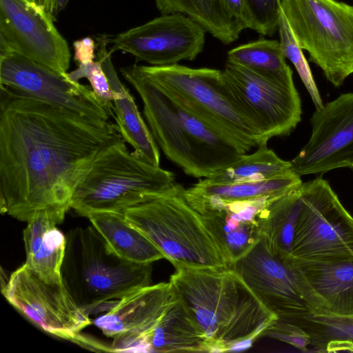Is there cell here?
Listing matches in <instances>:
<instances>
[{
    "label": "cell",
    "mask_w": 353,
    "mask_h": 353,
    "mask_svg": "<svg viewBox=\"0 0 353 353\" xmlns=\"http://www.w3.org/2000/svg\"><path fill=\"white\" fill-rule=\"evenodd\" d=\"M122 137L110 120L83 117L1 84V212L28 222L46 210L63 221L94 160Z\"/></svg>",
    "instance_id": "cell-1"
},
{
    "label": "cell",
    "mask_w": 353,
    "mask_h": 353,
    "mask_svg": "<svg viewBox=\"0 0 353 353\" xmlns=\"http://www.w3.org/2000/svg\"><path fill=\"white\" fill-rule=\"evenodd\" d=\"M67 77L70 80L75 82L86 78L99 100L114 114L113 94L108 78L99 59L88 63L79 64L78 68L74 70L67 72Z\"/></svg>",
    "instance_id": "cell-30"
},
{
    "label": "cell",
    "mask_w": 353,
    "mask_h": 353,
    "mask_svg": "<svg viewBox=\"0 0 353 353\" xmlns=\"http://www.w3.org/2000/svg\"><path fill=\"white\" fill-rule=\"evenodd\" d=\"M207 31L180 13L162 14L113 37L110 52L121 50L152 66L193 61L203 51Z\"/></svg>",
    "instance_id": "cell-15"
},
{
    "label": "cell",
    "mask_w": 353,
    "mask_h": 353,
    "mask_svg": "<svg viewBox=\"0 0 353 353\" xmlns=\"http://www.w3.org/2000/svg\"><path fill=\"white\" fill-rule=\"evenodd\" d=\"M231 268L279 319L299 325L308 317L329 314L302 276L272 252L262 236Z\"/></svg>",
    "instance_id": "cell-12"
},
{
    "label": "cell",
    "mask_w": 353,
    "mask_h": 353,
    "mask_svg": "<svg viewBox=\"0 0 353 353\" xmlns=\"http://www.w3.org/2000/svg\"><path fill=\"white\" fill-rule=\"evenodd\" d=\"M303 183L296 174L259 181L214 183L205 179L184 190L188 203L199 214L224 203L279 196Z\"/></svg>",
    "instance_id": "cell-22"
},
{
    "label": "cell",
    "mask_w": 353,
    "mask_h": 353,
    "mask_svg": "<svg viewBox=\"0 0 353 353\" xmlns=\"http://www.w3.org/2000/svg\"><path fill=\"white\" fill-rule=\"evenodd\" d=\"M86 217L121 258L137 263H152L164 259L161 252L127 221L124 212L97 211Z\"/></svg>",
    "instance_id": "cell-24"
},
{
    "label": "cell",
    "mask_w": 353,
    "mask_h": 353,
    "mask_svg": "<svg viewBox=\"0 0 353 353\" xmlns=\"http://www.w3.org/2000/svg\"><path fill=\"white\" fill-rule=\"evenodd\" d=\"M310 123V138L290 161L294 173L301 176L337 168L353 170V92L316 110Z\"/></svg>",
    "instance_id": "cell-16"
},
{
    "label": "cell",
    "mask_w": 353,
    "mask_h": 353,
    "mask_svg": "<svg viewBox=\"0 0 353 353\" xmlns=\"http://www.w3.org/2000/svg\"><path fill=\"white\" fill-rule=\"evenodd\" d=\"M1 292L10 305L43 331L90 350L105 351V345L80 334L92 321L63 282H46L24 263L11 274Z\"/></svg>",
    "instance_id": "cell-10"
},
{
    "label": "cell",
    "mask_w": 353,
    "mask_h": 353,
    "mask_svg": "<svg viewBox=\"0 0 353 353\" xmlns=\"http://www.w3.org/2000/svg\"><path fill=\"white\" fill-rule=\"evenodd\" d=\"M147 346L149 352H211L212 349L179 296L149 334Z\"/></svg>",
    "instance_id": "cell-23"
},
{
    "label": "cell",
    "mask_w": 353,
    "mask_h": 353,
    "mask_svg": "<svg viewBox=\"0 0 353 353\" xmlns=\"http://www.w3.org/2000/svg\"><path fill=\"white\" fill-rule=\"evenodd\" d=\"M170 282L210 341L211 352L254 341L279 319L233 268L179 266Z\"/></svg>",
    "instance_id": "cell-2"
},
{
    "label": "cell",
    "mask_w": 353,
    "mask_h": 353,
    "mask_svg": "<svg viewBox=\"0 0 353 353\" xmlns=\"http://www.w3.org/2000/svg\"><path fill=\"white\" fill-rule=\"evenodd\" d=\"M301 205L290 256L353 259V216L322 178L303 183Z\"/></svg>",
    "instance_id": "cell-11"
},
{
    "label": "cell",
    "mask_w": 353,
    "mask_h": 353,
    "mask_svg": "<svg viewBox=\"0 0 353 353\" xmlns=\"http://www.w3.org/2000/svg\"><path fill=\"white\" fill-rule=\"evenodd\" d=\"M255 31L272 37L279 29L284 0H245Z\"/></svg>",
    "instance_id": "cell-31"
},
{
    "label": "cell",
    "mask_w": 353,
    "mask_h": 353,
    "mask_svg": "<svg viewBox=\"0 0 353 353\" xmlns=\"http://www.w3.org/2000/svg\"><path fill=\"white\" fill-rule=\"evenodd\" d=\"M62 221L46 210L37 212L23 232L25 264L46 282H62L61 270L66 236L57 227Z\"/></svg>",
    "instance_id": "cell-21"
},
{
    "label": "cell",
    "mask_w": 353,
    "mask_h": 353,
    "mask_svg": "<svg viewBox=\"0 0 353 353\" xmlns=\"http://www.w3.org/2000/svg\"><path fill=\"white\" fill-rule=\"evenodd\" d=\"M262 336L288 343L301 352L307 351V347L312 342L310 334L301 326L279 319L270 325Z\"/></svg>",
    "instance_id": "cell-33"
},
{
    "label": "cell",
    "mask_w": 353,
    "mask_h": 353,
    "mask_svg": "<svg viewBox=\"0 0 353 353\" xmlns=\"http://www.w3.org/2000/svg\"><path fill=\"white\" fill-rule=\"evenodd\" d=\"M139 66L150 79L244 152L267 143L229 97L223 85L221 70L179 64Z\"/></svg>",
    "instance_id": "cell-8"
},
{
    "label": "cell",
    "mask_w": 353,
    "mask_h": 353,
    "mask_svg": "<svg viewBox=\"0 0 353 353\" xmlns=\"http://www.w3.org/2000/svg\"><path fill=\"white\" fill-rule=\"evenodd\" d=\"M292 174L296 173L290 161L281 159L267 143H261L254 152L245 154L224 170L204 179L210 183H230L263 181Z\"/></svg>",
    "instance_id": "cell-27"
},
{
    "label": "cell",
    "mask_w": 353,
    "mask_h": 353,
    "mask_svg": "<svg viewBox=\"0 0 353 353\" xmlns=\"http://www.w3.org/2000/svg\"><path fill=\"white\" fill-rule=\"evenodd\" d=\"M301 185L271 200L261 213L262 237L282 259L290 256L301 205Z\"/></svg>",
    "instance_id": "cell-26"
},
{
    "label": "cell",
    "mask_w": 353,
    "mask_h": 353,
    "mask_svg": "<svg viewBox=\"0 0 353 353\" xmlns=\"http://www.w3.org/2000/svg\"><path fill=\"white\" fill-rule=\"evenodd\" d=\"M0 84L83 117L101 121L115 119V114L88 86L70 80L67 73L57 72L16 53H0Z\"/></svg>",
    "instance_id": "cell-13"
},
{
    "label": "cell",
    "mask_w": 353,
    "mask_h": 353,
    "mask_svg": "<svg viewBox=\"0 0 353 353\" xmlns=\"http://www.w3.org/2000/svg\"><path fill=\"white\" fill-rule=\"evenodd\" d=\"M97 53L105 72L113 94L116 123L124 139L134 151L149 163L159 166L160 152L149 127L145 123L134 97L120 81L107 50V37L99 39Z\"/></svg>",
    "instance_id": "cell-20"
},
{
    "label": "cell",
    "mask_w": 353,
    "mask_h": 353,
    "mask_svg": "<svg viewBox=\"0 0 353 353\" xmlns=\"http://www.w3.org/2000/svg\"><path fill=\"white\" fill-rule=\"evenodd\" d=\"M26 1L31 2V3H36L39 4V0H26Z\"/></svg>",
    "instance_id": "cell-38"
},
{
    "label": "cell",
    "mask_w": 353,
    "mask_h": 353,
    "mask_svg": "<svg viewBox=\"0 0 353 353\" xmlns=\"http://www.w3.org/2000/svg\"><path fill=\"white\" fill-rule=\"evenodd\" d=\"M280 196L224 203L201 213L230 268L261 240V213L271 200Z\"/></svg>",
    "instance_id": "cell-18"
},
{
    "label": "cell",
    "mask_w": 353,
    "mask_h": 353,
    "mask_svg": "<svg viewBox=\"0 0 353 353\" xmlns=\"http://www.w3.org/2000/svg\"><path fill=\"white\" fill-rule=\"evenodd\" d=\"M39 3L47 12L52 14V0H39Z\"/></svg>",
    "instance_id": "cell-37"
},
{
    "label": "cell",
    "mask_w": 353,
    "mask_h": 353,
    "mask_svg": "<svg viewBox=\"0 0 353 353\" xmlns=\"http://www.w3.org/2000/svg\"><path fill=\"white\" fill-rule=\"evenodd\" d=\"M162 14L180 13L190 17L223 44L239 37L244 28L228 12L221 0H154Z\"/></svg>",
    "instance_id": "cell-25"
},
{
    "label": "cell",
    "mask_w": 353,
    "mask_h": 353,
    "mask_svg": "<svg viewBox=\"0 0 353 353\" xmlns=\"http://www.w3.org/2000/svg\"><path fill=\"white\" fill-rule=\"evenodd\" d=\"M54 19L40 4L0 0V53H16L57 72L67 73L71 54Z\"/></svg>",
    "instance_id": "cell-14"
},
{
    "label": "cell",
    "mask_w": 353,
    "mask_h": 353,
    "mask_svg": "<svg viewBox=\"0 0 353 353\" xmlns=\"http://www.w3.org/2000/svg\"><path fill=\"white\" fill-rule=\"evenodd\" d=\"M278 31L285 57L289 59L296 68L313 101L316 110L321 109L323 107V103L308 62L303 54V50L296 41L283 12H281Z\"/></svg>",
    "instance_id": "cell-29"
},
{
    "label": "cell",
    "mask_w": 353,
    "mask_h": 353,
    "mask_svg": "<svg viewBox=\"0 0 353 353\" xmlns=\"http://www.w3.org/2000/svg\"><path fill=\"white\" fill-rule=\"evenodd\" d=\"M228 12L244 29L255 31L256 26L245 0H221Z\"/></svg>",
    "instance_id": "cell-34"
},
{
    "label": "cell",
    "mask_w": 353,
    "mask_h": 353,
    "mask_svg": "<svg viewBox=\"0 0 353 353\" xmlns=\"http://www.w3.org/2000/svg\"><path fill=\"white\" fill-rule=\"evenodd\" d=\"M221 79L237 110L264 143L290 134L300 122L301 103L293 78L264 77L227 60Z\"/></svg>",
    "instance_id": "cell-9"
},
{
    "label": "cell",
    "mask_w": 353,
    "mask_h": 353,
    "mask_svg": "<svg viewBox=\"0 0 353 353\" xmlns=\"http://www.w3.org/2000/svg\"><path fill=\"white\" fill-rule=\"evenodd\" d=\"M315 325V331H321L323 339L327 342L345 340L353 343V316H343L332 314L314 315L305 321Z\"/></svg>",
    "instance_id": "cell-32"
},
{
    "label": "cell",
    "mask_w": 353,
    "mask_h": 353,
    "mask_svg": "<svg viewBox=\"0 0 353 353\" xmlns=\"http://www.w3.org/2000/svg\"><path fill=\"white\" fill-rule=\"evenodd\" d=\"M284 259L306 281L329 314L353 316V259Z\"/></svg>",
    "instance_id": "cell-19"
},
{
    "label": "cell",
    "mask_w": 353,
    "mask_h": 353,
    "mask_svg": "<svg viewBox=\"0 0 353 353\" xmlns=\"http://www.w3.org/2000/svg\"><path fill=\"white\" fill-rule=\"evenodd\" d=\"M175 183L161 195L124 212L127 221L145 235L174 268H230L201 214Z\"/></svg>",
    "instance_id": "cell-5"
},
{
    "label": "cell",
    "mask_w": 353,
    "mask_h": 353,
    "mask_svg": "<svg viewBox=\"0 0 353 353\" xmlns=\"http://www.w3.org/2000/svg\"><path fill=\"white\" fill-rule=\"evenodd\" d=\"M74 59L81 63H88L94 61L96 44L90 37L76 40L73 43Z\"/></svg>",
    "instance_id": "cell-35"
},
{
    "label": "cell",
    "mask_w": 353,
    "mask_h": 353,
    "mask_svg": "<svg viewBox=\"0 0 353 353\" xmlns=\"http://www.w3.org/2000/svg\"><path fill=\"white\" fill-rule=\"evenodd\" d=\"M65 236L62 282L88 315L105 312L128 294L151 285L152 263L121 258L92 225L76 227Z\"/></svg>",
    "instance_id": "cell-4"
},
{
    "label": "cell",
    "mask_w": 353,
    "mask_h": 353,
    "mask_svg": "<svg viewBox=\"0 0 353 353\" xmlns=\"http://www.w3.org/2000/svg\"><path fill=\"white\" fill-rule=\"evenodd\" d=\"M120 72L139 94L158 146L187 175L208 178L246 154L150 79L139 65Z\"/></svg>",
    "instance_id": "cell-3"
},
{
    "label": "cell",
    "mask_w": 353,
    "mask_h": 353,
    "mask_svg": "<svg viewBox=\"0 0 353 353\" xmlns=\"http://www.w3.org/2000/svg\"><path fill=\"white\" fill-rule=\"evenodd\" d=\"M178 297L170 281L142 287L123 296L93 323L112 339L109 352H149V334Z\"/></svg>",
    "instance_id": "cell-17"
},
{
    "label": "cell",
    "mask_w": 353,
    "mask_h": 353,
    "mask_svg": "<svg viewBox=\"0 0 353 353\" xmlns=\"http://www.w3.org/2000/svg\"><path fill=\"white\" fill-rule=\"evenodd\" d=\"M285 59L280 41L263 38L228 52V61L264 77L279 79L293 78Z\"/></svg>",
    "instance_id": "cell-28"
},
{
    "label": "cell",
    "mask_w": 353,
    "mask_h": 353,
    "mask_svg": "<svg viewBox=\"0 0 353 353\" xmlns=\"http://www.w3.org/2000/svg\"><path fill=\"white\" fill-rule=\"evenodd\" d=\"M70 0H52V15L55 17L67 6Z\"/></svg>",
    "instance_id": "cell-36"
},
{
    "label": "cell",
    "mask_w": 353,
    "mask_h": 353,
    "mask_svg": "<svg viewBox=\"0 0 353 353\" xmlns=\"http://www.w3.org/2000/svg\"><path fill=\"white\" fill-rule=\"evenodd\" d=\"M122 137L97 157L75 188L70 202L78 214L97 211L124 212L165 192L174 174L129 152Z\"/></svg>",
    "instance_id": "cell-6"
},
{
    "label": "cell",
    "mask_w": 353,
    "mask_h": 353,
    "mask_svg": "<svg viewBox=\"0 0 353 353\" xmlns=\"http://www.w3.org/2000/svg\"><path fill=\"white\" fill-rule=\"evenodd\" d=\"M282 12L310 61L339 87L353 73V6L337 0H284Z\"/></svg>",
    "instance_id": "cell-7"
}]
</instances>
